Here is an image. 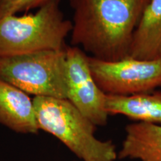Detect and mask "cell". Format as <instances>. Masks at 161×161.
<instances>
[{
    "label": "cell",
    "mask_w": 161,
    "mask_h": 161,
    "mask_svg": "<svg viewBox=\"0 0 161 161\" xmlns=\"http://www.w3.org/2000/svg\"><path fill=\"white\" fill-rule=\"evenodd\" d=\"M72 29L60 0H48L35 13L7 16L0 19V57L64 50Z\"/></svg>",
    "instance_id": "cell-2"
},
{
    "label": "cell",
    "mask_w": 161,
    "mask_h": 161,
    "mask_svg": "<svg viewBox=\"0 0 161 161\" xmlns=\"http://www.w3.org/2000/svg\"><path fill=\"white\" fill-rule=\"evenodd\" d=\"M117 158L161 161V125L146 122L128 125Z\"/></svg>",
    "instance_id": "cell-9"
},
{
    "label": "cell",
    "mask_w": 161,
    "mask_h": 161,
    "mask_svg": "<svg viewBox=\"0 0 161 161\" xmlns=\"http://www.w3.org/2000/svg\"><path fill=\"white\" fill-rule=\"evenodd\" d=\"M71 46L90 57L116 61L129 56L133 35L149 0H69Z\"/></svg>",
    "instance_id": "cell-1"
},
{
    "label": "cell",
    "mask_w": 161,
    "mask_h": 161,
    "mask_svg": "<svg viewBox=\"0 0 161 161\" xmlns=\"http://www.w3.org/2000/svg\"><path fill=\"white\" fill-rule=\"evenodd\" d=\"M48 0H0V19L38 8Z\"/></svg>",
    "instance_id": "cell-11"
},
{
    "label": "cell",
    "mask_w": 161,
    "mask_h": 161,
    "mask_svg": "<svg viewBox=\"0 0 161 161\" xmlns=\"http://www.w3.org/2000/svg\"><path fill=\"white\" fill-rule=\"evenodd\" d=\"M89 65L98 86L107 95H135L161 86V58L141 60L128 56L104 61L89 56Z\"/></svg>",
    "instance_id": "cell-5"
},
{
    "label": "cell",
    "mask_w": 161,
    "mask_h": 161,
    "mask_svg": "<svg viewBox=\"0 0 161 161\" xmlns=\"http://www.w3.org/2000/svg\"><path fill=\"white\" fill-rule=\"evenodd\" d=\"M67 100L95 126H104L108 116L107 94L100 89L92 75L89 55L77 46H66Z\"/></svg>",
    "instance_id": "cell-6"
},
{
    "label": "cell",
    "mask_w": 161,
    "mask_h": 161,
    "mask_svg": "<svg viewBox=\"0 0 161 161\" xmlns=\"http://www.w3.org/2000/svg\"><path fill=\"white\" fill-rule=\"evenodd\" d=\"M40 129L57 137L84 161H116L111 140L96 137V126L65 98L36 96L33 99Z\"/></svg>",
    "instance_id": "cell-3"
},
{
    "label": "cell",
    "mask_w": 161,
    "mask_h": 161,
    "mask_svg": "<svg viewBox=\"0 0 161 161\" xmlns=\"http://www.w3.org/2000/svg\"><path fill=\"white\" fill-rule=\"evenodd\" d=\"M0 80L35 97L67 99L65 49L0 57Z\"/></svg>",
    "instance_id": "cell-4"
},
{
    "label": "cell",
    "mask_w": 161,
    "mask_h": 161,
    "mask_svg": "<svg viewBox=\"0 0 161 161\" xmlns=\"http://www.w3.org/2000/svg\"><path fill=\"white\" fill-rule=\"evenodd\" d=\"M0 123L22 134H37L40 130L33 99L23 90L2 80Z\"/></svg>",
    "instance_id": "cell-7"
},
{
    "label": "cell",
    "mask_w": 161,
    "mask_h": 161,
    "mask_svg": "<svg viewBox=\"0 0 161 161\" xmlns=\"http://www.w3.org/2000/svg\"><path fill=\"white\" fill-rule=\"evenodd\" d=\"M105 109L109 115H122L139 122L161 125V91L107 95Z\"/></svg>",
    "instance_id": "cell-10"
},
{
    "label": "cell",
    "mask_w": 161,
    "mask_h": 161,
    "mask_svg": "<svg viewBox=\"0 0 161 161\" xmlns=\"http://www.w3.org/2000/svg\"><path fill=\"white\" fill-rule=\"evenodd\" d=\"M130 57L141 60L161 58V0H149L136 25Z\"/></svg>",
    "instance_id": "cell-8"
}]
</instances>
